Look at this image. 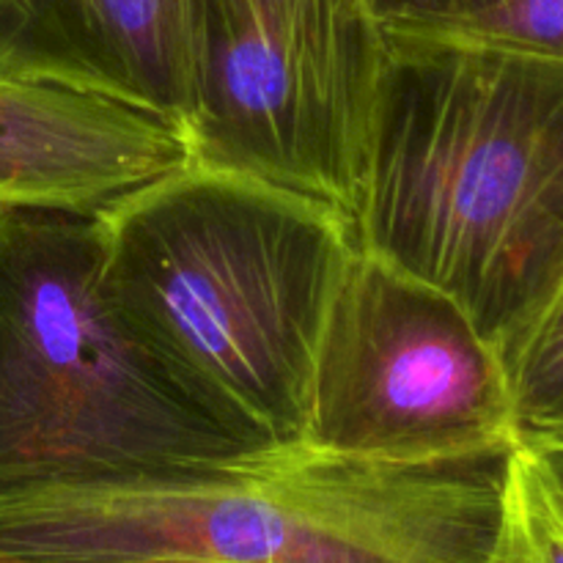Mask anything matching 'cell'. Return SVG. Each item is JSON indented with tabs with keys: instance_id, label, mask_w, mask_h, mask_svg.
I'll list each match as a JSON object with an SVG mask.
<instances>
[{
	"instance_id": "obj_2",
	"label": "cell",
	"mask_w": 563,
	"mask_h": 563,
	"mask_svg": "<svg viewBox=\"0 0 563 563\" xmlns=\"http://www.w3.org/2000/svg\"><path fill=\"white\" fill-rule=\"evenodd\" d=\"M97 218L110 291L187 399L251 454L302 445L355 225L192 157Z\"/></svg>"
},
{
	"instance_id": "obj_14",
	"label": "cell",
	"mask_w": 563,
	"mask_h": 563,
	"mask_svg": "<svg viewBox=\"0 0 563 563\" xmlns=\"http://www.w3.org/2000/svg\"><path fill=\"white\" fill-rule=\"evenodd\" d=\"M533 451H537V449H533ZM542 454L548 456L550 462H553V467L561 473V478H563V451H542Z\"/></svg>"
},
{
	"instance_id": "obj_8",
	"label": "cell",
	"mask_w": 563,
	"mask_h": 563,
	"mask_svg": "<svg viewBox=\"0 0 563 563\" xmlns=\"http://www.w3.org/2000/svg\"><path fill=\"white\" fill-rule=\"evenodd\" d=\"M190 159L179 130L113 99L0 77V212L97 214Z\"/></svg>"
},
{
	"instance_id": "obj_11",
	"label": "cell",
	"mask_w": 563,
	"mask_h": 563,
	"mask_svg": "<svg viewBox=\"0 0 563 563\" xmlns=\"http://www.w3.org/2000/svg\"><path fill=\"white\" fill-rule=\"evenodd\" d=\"M432 36L467 38L563 58V0H498L456 25L432 31Z\"/></svg>"
},
{
	"instance_id": "obj_5",
	"label": "cell",
	"mask_w": 563,
	"mask_h": 563,
	"mask_svg": "<svg viewBox=\"0 0 563 563\" xmlns=\"http://www.w3.org/2000/svg\"><path fill=\"white\" fill-rule=\"evenodd\" d=\"M190 157L355 225L388 36L368 0H192Z\"/></svg>"
},
{
	"instance_id": "obj_13",
	"label": "cell",
	"mask_w": 563,
	"mask_h": 563,
	"mask_svg": "<svg viewBox=\"0 0 563 563\" xmlns=\"http://www.w3.org/2000/svg\"><path fill=\"white\" fill-rule=\"evenodd\" d=\"M0 563H190V561H157V559H64V555L31 553V550L0 544Z\"/></svg>"
},
{
	"instance_id": "obj_1",
	"label": "cell",
	"mask_w": 563,
	"mask_h": 563,
	"mask_svg": "<svg viewBox=\"0 0 563 563\" xmlns=\"http://www.w3.org/2000/svg\"><path fill=\"white\" fill-rule=\"evenodd\" d=\"M385 36L357 242L451 297L506 366L563 289V58Z\"/></svg>"
},
{
	"instance_id": "obj_7",
	"label": "cell",
	"mask_w": 563,
	"mask_h": 563,
	"mask_svg": "<svg viewBox=\"0 0 563 563\" xmlns=\"http://www.w3.org/2000/svg\"><path fill=\"white\" fill-rule=\"evenodd\" d=\"M0 77L130 104L179 130L190 146L192 0H0Z\"/></svg>"
},
{
	"instance_id": "obj_10",
	"label": "cell",
	"mask_w": 563,
	"mask_h": 563,
	"mask_svg": "<svg viewBox=\"0 0 563 563\" xmlns=\"http://www.w3.org/2000/svg\"><path fill=\"white\" fill-rule=\"evenodd\" d=\"M520 445L563 451V289L506 363Z\"/></svg>"
},
{
	"instance_id": "obj_12",
	"label": "cell",
	"mask_w": 563,
	"mask_h": 563,
	"mask_svg": "<svg viewBox=\"0 0 563 563\" xmlns=\"http://www.w3.org/2000/svg\"><path fill=\"white\" fill-rule=\"evenodd\" d=\"M385 31L432 33L456 25L498 0H368Z\"/></svg>"
},
{
	"instance_id": "obj_3",
	"label": "cell",
	"mask_w": 563,
	"mask_h": 563,
	"mask_svg": "<svg viewBox=\"0 0 563 563\" xmlns=\"http://www.w3.org/2000/svg\"><path fill=\"white\" fill-rule=\"evenodd\" d=\"M509 451L399 465L289 445L229 465L0 498V544L64 559L484 563Z\"/></svg>"
},
{
	"instance_id": "obj_9",
	"label": "cell",
	"mask_w": 563,
	"mask_h": 563,
	"mask_svg": "<svg viewBox=\"0 0 563 563\" xmlns=\"http://www.w3.org/2000/svg\"><path fill=\"white\" fill-rule=\"evenodd\" d=\"M484 563H563V478L542 451L511 449L498 531Z\"/></svg>"
},
{
	"instance_id": "obj_4",
	"label": "cell",
	"mask_w": 563,
	"mask_h": 563,
	"mask_svg": "<svg viewBox=\"0 0 563 563\" xmlns=\"http://www.w3.org/2000/svg\"><path fill=\"white\" fill-rule=\"evenodd\" d=\"M242 456L124 319L97 214L0 212V498Z\"/></svg>"
},
{
	"instance_id": "obj_6",
	"label": "cell",
	"mask_w": 563,
	"mask_h": 563,
	"mask_svg": "<svg viewBox=\"0 0 563 563\" xmlns=\"http://www.w3.org/2000/svg\"><path fill=\"white\" fill-rule=\"evenodd\" d=\"M302 445L399 465L515 449L504 361L451 297L357 247L319 341Z\"/></svg>"
}]
</instances>
